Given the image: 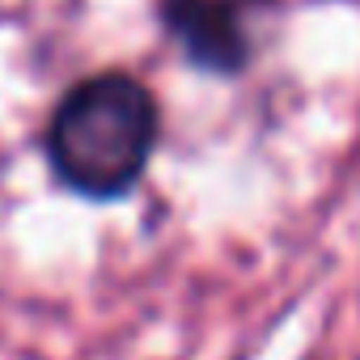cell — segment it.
<instances>
[{"label": "cell", "mask_w": 360, "mask_h": 360, "mask_svg": "<svg viewBox=\"0 0 360 360\" xmlns=\"http://www.w3.org/2000/svg\"><path fill=\"white\" fill-rule=\"evenodd\" d=\"M157 131L161 119L153 94L127 72H98L56 102L43 148L64 191L123 200L148 169Z\"/></svg>", "instance_id": "obj_1"}, {"label": "cell", "mask_w": 360, "mask_h": 360, "mask_svg": "<svg viewBox=\"0 0 360 360\" xmlns=\"http://www.w3.org/2000/svg\"><path fill=\"white\" fill-rule=\"evenodd\" d=\"M267 0H161V22L204 72L233 77L250 60V26Z\"/></svg>", "instance_id": "obj_2"}]
</instances>
